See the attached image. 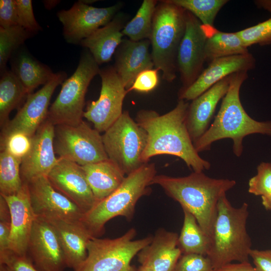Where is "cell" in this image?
<instances>
[{
    "mask_svg": "<svg viewBox=\"0 0 271 271\" xmlns=\"http://www.w3.org/2000/svg\"><path fill=\"white\" fill-rule=\"evenodd\" d=\"M244 45L248 48L254 45L271 44V17L258 24L236 32Z\"/></svg>",
    "mask_w": 271,
    "mask_h": 271,
    "instance_id": "e575fe53",
    "label": "cell"
},
{
    "mask_svg": "<svg viewBox=\"0 0 271 271\" xmlns=\"http://www.w3.org/2000/svg\"><path fill=\"white\" fill-rule=\"evenodd\" d=\"M186 28L177 56V69L185 89L192 84L202 72L205 61L207 26L186 11Z\"/></svg>",
    "mask_w": 271,
    "mask_h": 271,
    "instance_id": "5bb4252c",
    "label": "cell"
},
{
    "mask_svg": "<svg viewBox=\"0 0 271 271\" xmlns=\"http://www.w3.org/2000/svg\"><path fill=\"white\" fill-rule=\"evenodd\" d=\"M254 2L257 7L262 8L271 14V0H257Z\"/></svg>",
    "mask_w": 271,
    "mask_h": 271,
    "instance_id": "bcb514c9",
    "label": "cell"
},
{
    "mask_svg": "<svg viewBox=\"0 0 271 271\" xmlns=\"http://www.w3.org/2000/svg\"><path fill=\"white\" fill-rule=\"evenodd\" d=\"M27 184L32 207L36 216L81 221L83 212L71 200L56 190L47 176L33 178Z\"/></svg>",
    "mask_w": 271,
    "mask_h": 271,
    "instance_id": "2e32d148",
    "label": "cell"
},
{
    "mask_svg": "<svg viewBox=\"0 0 271 271\" xmlns=\"http://www.w3.org/2000/svg\"><path fill=\"white\" fill-rule=\"evenodd\" d=\"M184 220L178 237V247L182 254H199L207 256L211 239L198 224L195 216L182 208Z\"/></svg>",
    "mask_w": 271,
    "mask_h": 271,
    "instance_id": "f1b7e54d",
    "label": "cell"
},
{
    "mask_svg": "<svg viewBox=\"0 0 271 271\" xmlns=\"http://www.w3.org/2000/svg\"><path fill=\"white\" fill-rule=\"evenodd\" d=\"M11 57V70L25 88L28 95L41 85H45L54 76L51 69L40 62L25 50Z\"/></svg>",
    "mask_w": 271,
    "mask_h": 271,
    "instance_id": "4316f807",
    "label": "cell"
},
{
    "mask_svg": "<svg viewBox=\"0 0 271 271\" xmlns=\"http://www.w3.org/2000/svg\"><path fill=\"white\" fill-rule=\"evenodd\" d=\"M262 204L264 207L268 210H271V195L261 197Z\"/></svg>",
    "mask_w": 271,
    "mask_h": 271,
    "instance_id": "7dc6e473",
    "label": "cell"
},
{
    "mask_svg": "<svg viewBox=\"0 0 271 271\" xmlns=\"http://www.w3.org/2000/svg\"><path fill=\"white\" fill-rule=\"evenodd\" d=\"M255 66V60L249 53L214 59L192 84L180 91L179 100H193L226 77L237 72H247Z\"/></svg>",
    "mask_w": 271,
    "mask_h": 271,
    "instance_id": "d6986e66",
    "label": "cell"
},
{
    "mask_svg": "<svg viewBox=\"0 0 271 271\" xmlns=\"http://www.w3.org/2000/svg\"><path fill=\"white\" fill-rule=\"evenodd\" d=\"M136 230L131 228L113 239L91 238L85 260L74 271H136L132 259L149 244L153 236L134 240Z\"/></svg>",
    "mask_w": 271,
    "mask_h": 271,
    "instance_id": "52a82bcc",
    "label": "cell"
},
{
    "mask_svg": "<svg viewBox=\"0 0 271 271\" xmlns=\"http://www.w3.org/2000/svg\"><path fill=\"white\" fill-rule=\"evenodd\" d=\"M100 133L84 120L76 125H55V154L81 166L107 160Z\"/></svg>",
    "mask_w": 271,
    "mask_h": 271,
    "instance_id": "30bf717a",
    "label": "cell"
},
{
    "mask_svg": "<svg viewBox=\"0 0 271 271\" xmlns=\"http://www.w3.org/2000/svg\"><path fill=\"white\" fill-rule=\"evenodd\" d=\"M46 219L51 222L57 231L67 267L75 269L86 258L87 243L93 237L81 221L70 222L54 218Z\"/></svg>",
    "mask_w": 271,
    "mask_h": 271,
    "instance_id": "cb8c5ba5",
    "label": "cell"
},
{
    "mask_svg": "<svg viewBox=\"0 0 271 271\" xmlns=\"http://www.w3.org/2000/svg\"><path fill=\"white\" fill-rule=\"evenodd\" d=\"M178 237L176 232L159 228L151 243L137 254L138 262L155 271H174L182 254Z\"/></svg>",
    "mask_w": 271,
    "mask_h": 271,
    "instance_id": "7402d4cb",
    "label": "cell"
},
{
    "mask_svg": "<svg viewBox=\"0 0 271 271\" xmlns=\"http://www.w3.org/2000/svg\"><path fill=\"white\" fill-rule=\"evenodd\" d=\"M215 271H258L248 262L229 263L225 264Z\"/></svg>",
    "mask_w": 271,
    "mask_h": 271,
    "instance_id": "f6af8a7d",
    "label": "cell"
},
{
    "mask_svg": "<svg viewBox=\"0 0 271 271\" xmlns=\"http://www.w3.org/2000/svg\"><path fill=\"white\" fill-rule=\"evenodd\" d=\"M153 184L160 186L169 197L190 211L211 239L218 201L235 186L236 182L210 178L203 172H193L181 177L156 175Z\"/></svg>",
    "mask_w": 271,
    "mask_h": 271,
    "instance_id": "7a4b0ae2",
    "label": "cell"
},
{
    "mask_svg": "<svg viewBox=\"0 0 271 271\" xmlns=\"http://www.w3.org/2000/svg\"><path fill=\"white\" fill-rule=\"evenodd\" d=\"M157 5L156 1L144 0L134 17L124 27L123 36L133 41L150 39Z\"/></svg>",
    "mask_w": 271,
    "mask_h": 271,
    "instance_id": "4dcf8cb0",
    "label": "cell"
},
{
    "mask_svg": "<svg viewBox=\"0 0 271 271\" xmlns=\"http://www.w3.org/2000/svg\"><path fill=\"white\" fill-rule=\"evenodd\" d=\"M106 153L109 160L126 176L144 163L142 156L146 147V131L129 115L128 111L120 116L102 135Z\"/></svg>",
    "mask_w": 271,
    "mask_h": 271,
    "instance_id": "9c48e42d",
    "label": "cell"
},
{
    "mask_svg": "<svg viewBox=\"0 0 271 271\" xmlns=\"http://www.w3.org/2000/svg\"><path fill=\"white\" fill-rule=\"evenodd\" d=\"M136 271H155V270H154L153 269L149 267L141 265L138 268H137Z\"/></svg>",
    "mask_w": 271,
    "mask_h": 271,
    "instance_id": "c3c4849f",
    "label": "cell"
},
{
    "mask_svg": "<svg viewBox=\"0 0 271 271\" xmlns=\"http://www.w3.org/2000/svg\"><path fill=\"white\" fill-rule=\"evenodd\" d=\"M99 70L91 53L84 52L74 73L62 83L59 94L49 108L47 120L54 126L76 125L82 121L87 90Z\"/></svg>",
    "mask_w": 271,
    "mask_h": 271,
    "instance_id": "ba28073f",
    "label": "cell"
},
{
    "mask_svg": "<svg viewBox=\"0 0 271 271\" xmlns=\"http://www.w3.org/2000/svg\"><path fill=\"white\" fill-rule=\"evenodd\" d=\"M55 3L57 4V3H58V2H55V1H51V4H53V5H52L53 7L56 5V4H55ZM45 6H46V7L47 8H48V7H49V8L51 9V7H52V6L50 5V4H45Z\"/></svg>",
    "mask_w": 271,
    "mask_h": 271,
    "instance_id": "681fc988",
    "label": "cell"
},
{
    "mask_svg": "<svg viewBox=\"0 0 271 271\" xmlns=\"http://www.w3.org/2000/svg\"><path fill=\"white\" fill-rule=\"evenodd\" d=\"M248 205L233 207L226 195L217 204V215L207 256L214 270L233 261L248 262L251 241L247 231Z\"/></svg>",
    "mask_w": 271,
    "mask_h": 271,
    "instance_id": "277c9868",
    "label": "cell"
},
{
    "mask_svg": "<svg viewBox=\"0 0 271 271\" xmlns=\"http://www.w3.org/2000/svg\"><path fill=\"white\" fill-rule=\"evenodd\" d=\"M23 183L16 194L2 196L8 204L11 214L10 249L17 254L26 255L28 242L36 215L32 207L28 185Z\"/></svg>",
    "mask_w": 271,
    "mask_h": 271,
    "instance_id": "ffe728a7",
    "label": "cell"
},
{
    "mask_svg": "<svg viewBox=\"0 0 271 271\" xmlns=\"http://www.w3.org/2000/svg\"><path fill=\"white\" fill-rule=\"evenodd\" d=\"M247 77V72L245 71L232 75L228 90L222 98L213 123L194 143L198 153L209 151L216 141L230 139L233 141V153L236 157H240L243 152V140L245 137L254 133L271 136V120L258 121L253 119L241 104L240 89Z\"/></svg>",
    "mask_w": 271,
    "mask_h": 271,
    "instance_id": "3957f363",
    "label": "cell"
},
{
    "mask_svg": "<svg viewBox=\"0 0 271 271\" xmlns=\"http://www.w3.org/2000/svg\"><path fill=\"white\" fill-rule=\"evenodd\" d=\"M158 71L157 69H151L141 72L128 90V92L134 90L147 93L154 90L159 83Z\"/></svg>",
    "mask_w": 271,
    "mask_h": 271,
    "instance_id": "b9f144b4",
    "label": "cell"
},
{
    "mask_svg": "<svg viewBox=\"0 0 271 271\" xmlns=\"http://www.w3.org/2000/svg\"><path fill=\"white\" fill-rule=\"evenodd\" d=\"M186 28V11L169 0L157 5L151 35L152 58L156 69L169 82L176 77L179 48Z\"/></svg>",
    "mask_w": 271,
    "mask_h": 271,
    "instance_id": "8992f818",
    "label": "cell"
},
{
    "mask_svg": "<svg viewBox=\"0 0 271 271\" xmlns=\"http://www.w3.org/2000/svg\"><path fill=\"white\" fill-rule=\"evenodd\" d=\"M32 138L21 132L11 134L0 140L1 151H6L13 156L22 160L31 149Z\"/></svg>",
    "mask_w": 271,
    "mask_h": 271,
    "instance_id": "d590c367",
    "label": "cell"
},
{
    "mask_svg": "<svg viewBox=\"0 0 271 271\" xmlns=\"http://www.w3.org/2000/svg\"><path fill=\"white\" fill-rule=\"evenodd\" d=\"M32 35L20 25L8 28L0 27L1 74L6 69L7 63L15 51Z\"/></svg>",
    "mask_w": 271,
    "mask_h": 271,
    "instance_id": "836d02e7",
    "label": "cell"
},
{
    "mask_svg": "<svg viewBox=\"0 0 271 271\" xmlns=\"http://www.w3.org/2000/svg\"><path fill=\"white\" fill-rule=\"evenodd\" d=\"M150 45L149 39L133 41L123 39L116 50L114 67L127 91L141 72L154 66Z\"/></svg>",
    "mask_w": 271,
    "mask_h": 271,
    "instance_id": "603a6c76",
    "label": "cell"
},
{
    "mask_svg": "<svg viewBox=\"0 0 271 271\" xmlns=\"http://www.w3.org/2000/svg\"><path fill=\"white\" fill-rule=\"evenodd\" d=\"M27 255L40 271H63L67 267L55 228L42 217L36 216L33 223Z\"/></svg>",
    "mask_w": 271,
    "mask_h": 271,
    "instance_id": "9a60e30c",
    "label": "cell"
},
{
    "mask_svg": "<svg viewBox=\"0 0 271 271\" xmlns=\"http://www.w3.org/2000/svg\"><path fill=\"white\" fill-rule=\"evenodd\" d=\"M122 15L117 14L108 24L95 31L80 44L87 48L99 65L109 62L123 40Z\"/></svg>",
    "mask_w": 271,
    "mask_h": 271,
    "instance_id": "d4e9b609",
    "label": "cell"
},
{
    "mask_svg": "<svg viewBox=\"0 0 271 271\" xmlns=\"http://www.w3.org/2000/svg\"><path fill=\"white\" fill-rule=\"evenodd\" d=\"M28 94L24 86L11 70L6 69L0 79V126L9 120L11 111L17 108Z\"/></svg>",
    "mask_w": 271,
    "mask_h": 271,
    "instance_id": "f546056e",
    "label": "cell"
},
{
    "mask_svg": "<svg viewBox=\"0 0 271 271\" xmlns=\"http://www.w3.org/2000/svg\"><path fill=\"white\" fill-rule=\"evenodd\" d=\"M22 160L6 151L0 152V195L7 196L18 192L23 185L20 168Z\"/></svg>",
    "mask_w": 271,
    "mask_h": 271,
    "instance_id": "1f68e13d",
    "label": "cell"
},
{
    "mask_svg": "<svg viewBox=\"0 0 271 271\" xmlns=\"http://www.w3.org/2000/svg\"><path fill=\"white\" fill-rule=\"evenodd\" d=\"M233 74L215 84L189 104L186 124L193 144L208 129L218 102L228 90Z\"/></svg>",
    "mask_w": 271,
    "mask_h": 271,
    "instance_id": "44dd1931",
    "label": "cell"
},
{
    "mask_svg": "<svg viewBox=\"0 0 271 271\" xmlns=\"http://www.w3.org/2000/svg\"><path fill=\"white\" fill-rule=\"evenodd\" d=\"M11 226V214L5 198L0 195V256L9 251Z\"/></svg>",
    "mask_w": 271,
    "mask_h": 271,
    "instance_id": "60d3db41",
    "label": "cell"
},
{
    "mask_svg": "<svg viewBox=\"0 0 271 271\" xmlns=\"http://www.w3.org/2000/svg\"><path fill=\"white\" fill-rule=\"evenodd\" d=\"M121 7L118 3L106 8H96L79 1L70 9L59 11L57 15L63 25L65 40L70 44L80 43L111 21Z\"/></svg>",
    "mask_w": 271,
    "mask_h": 271,
    "instance_id": "4fadbf2b",
    "label": "cell"
},
{
    "mask_svg": "<svg viewBox=\"0 0 271 271\" xmlns=\"http://www.w3.org/2000/svg\"><path fill=\"white\" fill-rule=\"evenodd\" d=\"M189 105L179 99L174 109L163 115L149 109L138 112L136 121L148 135L142 156L144 163L154 156L169 155L180 158L193 172L210 169V162L199 156L188 131L186 118Z\"/></svg>",
    "mask_w": 271,
    "mask_h": 271,
    "instance_id": "6da1fadb",
    "label": "cell"
},
{
    "mask_svg": "<svg viewBox=\"0 0 271 271\" xmlns=\"http://www.w3.org/2000/svg\"><path fill=\"white\" fill-rule=\"evenodd\" d=\"M101 79L100 95L89 103L83 117L99 132L105 131L122 114L123 102L128 93L114 67L99 70Z\"/></svg>",
    "mask_w": 271,
    "mask_h": 271,
    "instance_id": "8fae6325",
    "label": "cell"
},
{
    "mask_svg": "<svg viewBox=\"0 0 271 271\" xmlns=\"http://www.w3.org/2000/svg\"><path fill=\"white\" fill-rule=\"evenodd\" d=\"M19 25L34 34L41 28L34 16L31 0H15Z\"/></svg>",
    "mask_w": 271,
    "mask_h": 271,
    "instance_id": "ab89813d",
    "label": "cell"
},
{
    "mask_svg": "<svg viewBox=\"0 0 271 271\" xmlns=\"http://www.w3.org/2000/svg\"><path fill=\"white\" fill-rule=\"evenodd\" d=\"M19 25L15 0L0 1V27Z\"/></svg>",
    "mask_w": 271,
    "mask_h": 271,
    "instance_id": "7bdbcfd3",
    "label": "cell"
},
{
    "mask_svg": "<svg viewBox=\"0 0 271 271\" xmlns=\"http://www.w3.org/2000/svg\"><path fill=\"white\" fill-rule=\"evenodd\" d=\"M1 271H40L28 255H20L10 251L0 256Z\"/></svg>",
    "mask_w": 271,
    "mask_h": 271,
    "instance_id": "f35d334b",
    "label": "cell"
},
{
    "mask_svg": "<svg viewBox=\"0 0 271 271\" xmlns=\"http://www.w3.org/2000/svg\"><path fill=\"white\" fill-rule=\"evenodd\" d=\"M174 271H215L207 256L199 254H182Z\"/></svg>",
    "mask_w": 271,
    "mask_h": 271,
    "instance_id": "74e56055",
    "label": "cell"
},
{
    "mask_svg": "<svg viewBox=\"0 0 271 271\" xmlns=\"http://www.w3.org/2000/svg\"><path fill=\"white\" fill-rule=\"evenodd\" d=\"M188 11L205 26H214L215 19L227 0H169Z\"/></svg>",
    "mask_w": 271,
    "mask_h": 271,
    "instance_id": "d6a6232c",
    "label": "cell"
},
{
    "mask_svg": "<svg viewBox=\"0 0 271 271\" xmlns=\"http://www.w3.org/2000/svg\"><path fill=\"white\" fill-rule=\"evenodd\" d=\"M156 175L155 164L147 163L127 175L114 191L84 214L81 222L89 234L99 237L104 232L106 223L117 216L131 220L137 202L151 193L150 186Z\"/></svg>",
    "mask_w": 271,
    "mask_h": 271,
    "instance_id": "5b68a950",
    "label": "cell"
},
{
    "mask_svg": "<svg viewBox=\"0 0 271 271\" xmlns=\"http://www.w3.org/2000/svg\"><path fill=\"white\" fill-rule=\"evenodd\" d=\"M207 26V36L205 47V61L249 53L241 39L235 33L223 32L214 26Z\"/></svg>",
    "mask_w": 271,
    "mask_h": 271,
    "instance_id": "83f0119b",
    "label": "cell"
},
{
    "mask_svg": "<svg viewBox=\"0 0 271 271\" xmlns=\"http://www.w3.org/2000/svg\"><path fill=\"white\" fill-rule=\"evenodd\" d=\"M47 177L52 186L74 202L84 214L97 203L84 171L77 164L58 158Z\"/></svg>",
    "mask_w": 271,
    "mask_h": 271,
    "instance_id": "e0dca14e",
    "label": "cell"
},
{
    "mask_svg": "<svg viewBox=\"0 0 271 271\" xmlns=\"http://www.w3.org/2000/svg\"><path fill=\"white\" fill-rule=\"evenodd\" d=\"M81 168L97 202L114 191L125 177L122 170L109 159Z\"/></svg>",
    "mask_w": 271,
    "mask_h": 271,
    "instance_id": "484cf974",
    "label": "cell"
},
{
    "mask_svg": "<svg viewBox=\"0 0 271 271\" xmlns=\"http://www.w3.org/2000/svg\"><path fill=\"white\" fill-rule=\"evenodd\" d=\"M0 271H1V270H0Z\"/></svg>",
    "mask_w": 271,
    "mask_h": 271,
    "instance_id": "f907efd6",
    "label": "cell"
},
{
    "mask_svg": "<svg viewBox=\"0 0 271 271\" xmlns=\"http://www.w3.org/2000/svg\"><path fill=\"white\" fill-rule=\"evenodd\" d=\"M66 77V73L63 71L55 73L53 77L41 89L28 95L26 102L15 117L1 128L0 139L16 132L33 137L47 119L53 92Z\"/></svg>",
    "mask_w": 271,
    "mask_h": 271,
    "instance_id": "7c38bea8",
    "label": "cell"
},
{
    "mask_svg": "<svg viewBox=\"0 0 271 271\" xmlns=\"http://www.w3.org/2000/svg\"><path fill=\"white\" fill-rule=\"evenodd\" d=\"M55 126L46 120L32 138V144L27 155L22 160L20 168L23 183L45 176L56 165L57 158L54 148Z\"/></svg>",
    "mask_w": 271,
    "mask_h": 271,
    "instance_id": "ac0fdd59",
    "label": "cell"
},
{
    "mask_svg": "<svg viewBox=\"0 0 271 271\" xmlns=\"http://www.w3.org/2000/svg\"><path fill=\"white\" fill-rule=\"evenodd\" d=\"M248 191L261 197L271 195V163L258 165L256 174L249 180Z\"/></svg>",
    "mask_w": 271,
    "mask_h": 271,
    "instance_id": "8d00e7d4",
    "label": "cell"
},
{
    "mask_svg": "<svg viewBox=\"0 0 271 271\" xmlns=\"http://www.w3.org/2000/svg\"><path fill=\"white\" fill-rule=\"evenodd\" d=\"M249 256L258 271H271V250L251 249Z\"/></svg>",
    "mask_w": 271,
    "mask_h": 271,
    "instance_id": "ee69618b",
    "label": "cell"
}]
</instances>
